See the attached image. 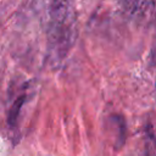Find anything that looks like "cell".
<instances>
[{
	"instance_id": "cell-1",
	"label": "cell",
	"mask_w": 156,
	"mask_h": 156,
	"mask_svg": "<svg viewBox=\"0 0 156 156\" xmlns=\"http://www.w3.org/2000/svg\"><path fill=\"white\" fill-rule=\"evenodd\" d=\"M77 16L69 2L54 1L49 6L46 28L48 57L52 63L60 62L72 48L77 37Z\"/></svg>"
},
{
	"instance_id": "cell-2",
	"label": "cell",
	"mask_w": 156,
	"mask_h": 156,
	"mask_svg": "<svg viewBox=\"0 0 156 156\" xmlns=\"http://www.w3.org/2000/svg\"><path fill=\"white\" fill-rule=\"evenodd\" d=\"M26 94H21L17 96V99L13 101L12 106L10 107L9 112H7V126L10 129H16L17 128V123L20 119V115L22 111V107L26 102Z\"/></svg>"
}]
</instances>
